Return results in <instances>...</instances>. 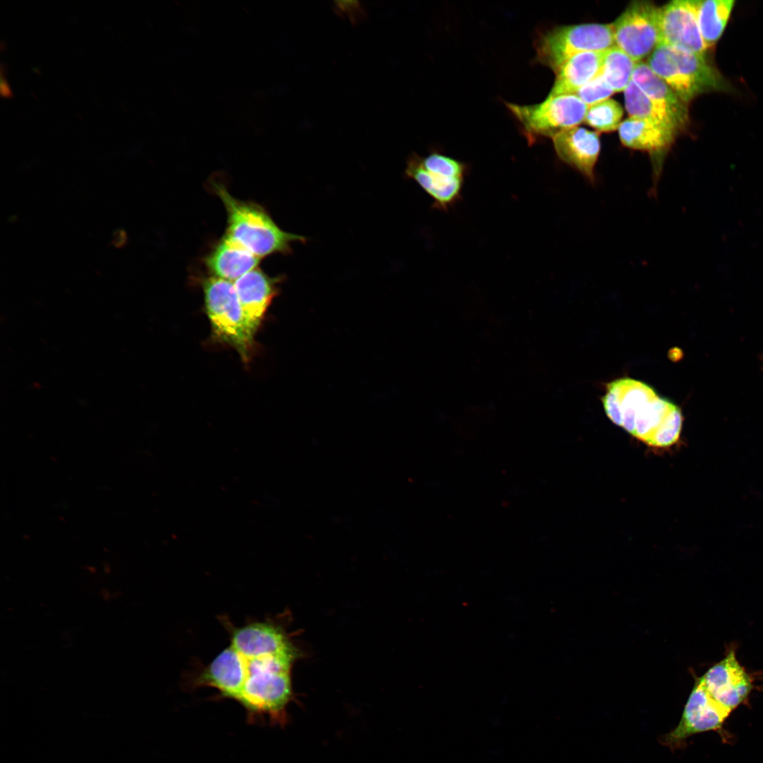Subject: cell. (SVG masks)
Here are the masks:
<instances>
[{
	"label": "cell",
	"instance_id": "9a60e30c",
	"mask_svg": "<svg viewBox=\"0 0 763 763\" xmlns=\"http://www.w3.org/2000/svg\"><path fill=\"white\" fill-rule=\"evenodd\" d=\"M278 278L256 268L235 280L234 285L248 326L255 335L277 293Z\"/></svg>",
	"mask_w": 763,
	"mask_h": 763
},
{
	"label": "cell",
	"instance_id": "2e32d148",
	"mask_svg": "<svg viewBox=\"0 0 763 763\" xmlns=\"http://www.w3.org/2000/svg\"><path fill=\"white\" fill-rule=\"evenodd\" d=\"M632 81L658 108L672 119L680 133L687 127L690 122L688 103L656 75L646 63H637Z\"/></svg>",
	"mask_w": 763,
	"mask_h": 763
},
{
	"label": "cell",
	"instance_id": "ba28073f",
	"mask_svg": "<svg viewBox=\"0 0 763 763\" xmlns=\"http://www.w3.org/2000/svg\"><path fill=\"white\" fill-rule=\"evenodd\" d=\"M659 8L649 1H634L612 23L615 46L637 63L659 44Z\"/></svg>",
	"mask_w": 763,
	"mask_h": 763
},
{
	"label": "cell",
	"instance_id": "30bf717a",
	"mask_svg": "<svg viewBox=\"0 0 763 763\" xmlns=\"http://www.w3.org/2000/svg\"><path fill=\"white\" fill-rule=\"evenodd\" d=\"M731 714L709 694L699 679L684 707L677 726L665 735L661 742L672 750L687 738L700 733L717 730Z\"/></svg>",
	"mask_w": 763,
	"mask_h": 763
},
{
	"label": "cell",
	"instance_id": "52a82bcc",
	"mask_svg": "<svg viewBox=\"0 0 763 763\" xmlns=\"http://www.w3.org/2000/svg\"><path fill=\"white\" fill-rule=\"evenodd\" d=\"M521 124L530 141L538 136L552 137L560 131L584 121L588 106L574 94L548 96L543 102L522 105L506 103Z\"/></svg>",
	"mask_w": 763,
	"mask_h": 763
},
{
	"label": "cell",
	"instance_id": "7c38bea8",
	"mask_svg": "<svg viewBox=\"0 0 763 763\" xmlns=\"http://www.w3.org/2000/svg\"><path fill=\"white\" fill-rule=\"evenodd\" d=\"M699 679L710 696L731 713L746 699L752 689V678L733 651Z\"/></svg>",
	"mask_w": 763,
	"mask_h": 763
},
{
	"label": "cell",
	"instance_id": "4fadbf2b",
	"mask_svg": "<svg viewBox=\"0 0 763 763\" xmlns=\"http://www.w3.org/2000/svg\"><path fill=\"white\" fill-rule=\"evenodd\" d=\"M617 130L620 141L625 146L649 153L653 180L657 182L664 159L677 135L661 126L632 117L622 122Z\"/></svg>",
	"mask_w": 763,
	"mask_h": 763
},
{
	"label": "cell",
	"instance_id": "cb8c5ba5",
	"mask_svg": "<svg viewBox=\"0 0 763 763\" xmlns=\"http://www.w3.org/2000/svg\"><path fill=\"white\" fill-rule=\"evenodd\" d=\"M1 93L3 97H11V93L8 85V83H6V81L3 76L2 67L1 71Z\"/></svg>",
	"mask_w": 763,
	"mask_h": 763
},
{
	"label": "cell",
	"instance_id": "e0dca14e",
	"mask_svg": "<svg viewBox=\"0 0 763 763\" xmlns=\"http://www.w3.org/2000/svg\"><path fill=\"white\" fill-rule=\"evenodd\" d=\"M260 258L225 235L205 257L204 264L213 276L236 280L257 268Z\"/></svg>",
	"mask_w": 763,
	"mask_h": 763
},
{
	"label": "cell",
	"instance_id": "44dd1931",
	"mask_svg": "<svg viewBox=\"0 0 763 763\" xmlns=\"http://www.w3.org/2000/svg\"><path fill=\"white\" fill-rule=\"evenodd\" d=\"M637 62L617 46L603 52L600 74L615 92L624 91L632 81Z\"/></svg>",
	"mask_w": 763,
	"mask_h": 763
},
{
	"label": "cell",
	"instance_id": "6da1fadb",
	"mask_svg": "<svg viewBox=\"0 0 763 763\" xmlns=\"http://www.w3.org/2000/svg\"><path fill=\"white\" fill-rule=\"evenodd\" d=\"M230 643L204 668L196 686L237 702L249 723L279 720L295 700L292 669L301 651L276 622L227 626Z\"/></svg>",
	"mask_w": 763,
	"mask_h": 763
},
{
	"label": "cell",
	"instance_id": "ffe728a7",
	"mask_svg": "<svg viewBox=\"0 0 763 763\" xmlns=\"http://www.w3.org/2000/svg\"><path fill=\"white\" fill-rule=\"evenodd\" d=\"M624 97L625 108L629 117L661 126L677 136L680 134L672 119L658 108L632 81L624 90Z\"/></svg>",
	"mask_w": 763,
	"mask_h": 763
},
{
	"label": "cell",
	"instance_id": "5bb4252c",
	"mask_svg": "<svg viewBox=\"0 0 763 763\" xmlns=\"http://www.w3.org/2000/svg\"><path fill=\"white\" fill-rule=\"evenodd\" d=\"M551 138L560 159L593 182L601 152L598 134L577 126L560 131Z\"/></svg>",
	"mask_w": 763,
	"mask_h": 763
},
{
	"label": "cell",
	"instance_id": "d6986e66",
	"mask_svg": "<svg viewBox=\"0 0 763 763\" xmlns=\"http://www.w3.org/2000/svg\"><path fill=\"white\" fill-rule=\"evenodd\" d=\"M733 0L697 1V19L706 48L716 43L723 34L734 6Z\"/></svg>",
	"mask_w": 763,
	"mask_h": 763
},
{
	"label": "cell",
	"instance_id": "5b68a950",
	"mask_svg": "<svg viewBox=\"0 0 763 763\" xmlns=\"http://www.w3.org/2000/svg\"><path fill=\"white\" fill-rule=\"evenodd\" d=\"M205 308L215 338L235 349L247 362L254 345L234 283L215 276L202 280Z\"/></svg>",
	"mask_w": 763,
	"mask_h": 763
},
{
	"label": "cell",
	"instance_id": "ac0fdd59",
	"mask_svg": "<svg viewBox=\"0 0 763 763\" xmlns=\"http://www.w3.org/2000/svg\"><path fill=\"white\" fill-rule=\"evenodd\" d=\"M604 52H584L567 60L555 72L549 96L575 93L600 73Z\"/></svg>",
	"mask_w": 763,
	"mask_h": 763
},
{
	"label": "cell",
	"instance_id": "9c48e42d",
	"mask_svg": "<svg viewBox=\"0 0 763 763\" xmlns=\"http://www.w3.org/2000/svg\"><path fill=\"white\" fill-rule=\"evenodd\" d=\"M434 200V206L446 210L454 203L463 185L465 168L455 160L443 155L420 158L412 156L405 170Z\"/></svg>",
	"mask_w": 763,
	"mask_h": 763
},
{
	"label": "cell",
	"instance_id": "277c9868",
	"mask_svg": "<svg viewBox=\"0 0 763 763\" xmlns=\"http://www.w3.org/2000/svg\"><path fill=\"white\" fill-rule=\"evenodd\" d=\"M646 64L688 104L702 93L729 89L726 81L704 55L659 43Z\"/></svg>",
	"mask_w": 763,
	"mask_h": 763
},
{
	"label": "cell",
	"instance_id": "8992f818",
	"mask_svg": "<svg viewBox=\"0 0 763 763\" xmlns=\"http://www.w3.org/2000/svg\"><path fill=\"white\" fill-rule=\"evenodd\" d=\"M612 23H585L554 28L536 41L538 61L555 71L584 52H605L615 46Z\"/></svg>",
	"mask_w": 763,
	"mask_h": 763
},
{
	"label": "cell",
	"instance_id": "7a4b0ae2",
	"mask_svg": "<svg viewBox=\"0 0 763 763\" xmlns=\"http://www.w3.org/2000/svg\"><path fill=\"white\" fill-rule=\"evenodd\" d=\"M602 402L613 423L649 446L666 448L679 439L680 409L642 382L631 378L611 382Z\"/></svg>",
	"mask_w": 763,
	"mask_h": 763
},
{
	"label": "cell",
	"instance_id": "3957f363",
	"mask_svg": "<svg viewBox=\"0 0 763 763\" xmlns=\"http://www.w3.org/2000/svg\"><path fill=\"white\" fill-rule=\"evenodd\" d=\"M211 186L227 213L225 235L260 259L290 254L292 242L307 241L304 236L280 228L260 205L235 198L221 183L213 181Z\"/></svg>",
	"mask_w": 763,
	"mask_h": 763
},
{
	"label": "cell",
	"instance_id": "603a6c76",
	"mask_svg": "<svg viewBox=\"0 0 763 763\" xmlns=\"http://www.w3.org/2000/svg\"><path fill=\"white\" fill-rule=\"evenodd\" d=\"M615 93L599 73L586 84L581 87L574 95H576L588 107L607 100Z\"/></svg>",
	"mask_w": 763,
	"mask_h": 763
},
{
	"label": "cell",
	"instance_id": "7402d4cb",
	"mask_svg": "<svg viewBox=\"0 0 763 763\" xmlns=\"http://www.w3.org/2000/svg\"><path fill=\"white\" fill-rule=\"evenodd\" d=\"M623 113L620 104L608 98L588 107L584 122L598 131L610 132L618 129Z\"/></svg>",
	"mask_w": 763,
	"mask_h": 763
},
{
	"label": "cell",
	"instance_id": "8fae6325",
	"mask_svg": "<svg viewBox=\"0 0 763 763\" xmlns=\"http://www.w3.org/2000/svg\"><path fill=\"white\" fill-rule=\"evenodd\" d=\"M697 1L676 0L659 8V43L704 55L707 48L698 24Z\"/></svg>",
	"mask_w": 763,
	"mask_h": 763
}]
</instances>
